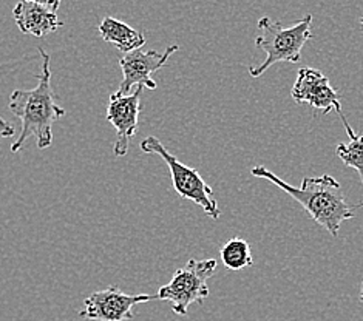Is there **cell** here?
Returning <instances> with one entry per match:
<instances>
[{
	"label": "cell",
	"instance_id": "obj_1",
	"mask_svg": "<svg viewBox=\"0 0 363 321\" xmlns=\"http://www.w3.org/2000/svg\"><path fill=\"white\" fill-rule=\"evenodd\" d=\"M250 175L269 181L283 192H286L303 205L311 218L330 232L333 238L339 237L340 225L345 221L352 220L354 210L357 209L356 205L347 203L340 182L331 175L305 176L300 187L288 184L264 166L250 169Z\"/></svg>",
	"mask_w": 363,
	"mask_h": 321
},
{
	"label": "cell",
	"instance_id": "obj_2",
	"mask_svg": "<svg viewBox=\"0 0 363 321\" xmlns=\"http://www.w3.org/2000/svg\"><path fill=\"white\" fill-rule=\"evenodd\" d=\"M42 57V74L33 90H14L8 107L21 119V133L11 144V152L19 153L30 136L36 137L40 150L53 144V124L65 116V110L56 103V94L51 85L50 56L39 48Z\"/></svg>",
	"mask_w": 363,
	"mask_h": 321
},
{
	"label": "cell",
	"instance_id": "obj_3",
	"mask_svg": "<svg viewBox=\"0 0 363 321\" xmlns=\"http://www.w3.org/2000/svg\"><path fill=\"white\" fill-rule=\"evenodd\" d=\"M313 16L306 14L303 19L291 27H284L281 22H272L269 17H262L258 21V28L262 30L257 36L255 45L266 53L264 62L249 68V74L260 77L269 68L279 62L297 64L301 59V50L306 42L313 38Z\"/></svg>",
	"mask_w": 363,
	"mask_h": 321
},
{
	"label": "cell",
	"instance_id": "obj_4",
	"mask_svg": "<svg viewBox=\"0 0 363 321\" xmlns=\"http://www.w3.org/2000/svg\"><path fill=\"white\" fill-rule=\"evenodd\" d=\"M141 150L149 154H160L167 164L172 176V184H174L175 192L189 201H194L200 205L203 212L212 220H218L221 216V210L218 207L217 199L213 198V190L203 179L200 171L186 166L181 162L177 156L172 154L162 142L155 136H147L141 141Z\"/></svg>",
	"mask_w": 363,
	"mask_h": 321
},
{
	"label": "cell",
	"instance_id": "obj_5",
	"mask_svg": "<svg viewBox=\"0 0 363 321\" xmlns=\"http://www.w3.org/2000/svg\"><path fill=\"white\" fill-rule=\"evenodd\" d=\"M215 271H217V261L215 259H189L187 264L174 274L172 280L164 284L158 291V300L169 301L172 310L177 315H187L189 308L194 303H201L209 297V281Z\"/></svg>",
	"mask_w": 363,
	"mask_h": 321
},
{
	"label": "cell",
	"instance_id": "obj_6",
	"mask_svg": "<svg viewBox=\"0 0 363 321\" xmlns=\"http://www.w3.org/2000/svg\"><path fill=\"white\" fill-rule=\"evenodd\" d=\"M291 96L297 103L306 102L314 110L323 113V115L335 111L342 119L347 135L351 140L356 136V132L348 124V120L342 111L340 94L333 89L330 79L320 70H315V68L311 67L300 68L296 84H294L291 90Z\"/></svg>",
	"mask_w": 363,
	"mask_h": 321
},
{
	"label": "cell",
	"instance_id": "obj_7",
	"mask_svg": "<svg viewBox=\"0 0 363 321\" xmlns=\"http://www.w3.org/2000/svg\"><path fill=\"white\" fill-rule=\"evenodd\" d=\"M153 300H158L157 295H128L118 286H110L104 291L93 292L84 300V309L79 312V317L94 321H133L132 309Z\"/></svg>",
	"mask_w": 363,
	"mask_h": 321
},
{
	"label": "cell",
	"instance_id": "obj_8",
	"mask_svg": "<svg viewBox=\"0 0 363 321\" xmlns=\"http://www.w3.org/2000/svg\"><path fill=\"white\" fill-rule=\"evenodd\" d=\"M178 45H170L164 53L158 51H143L135 50L124 55L119 59L121 70H123V82L119 84V89L115 93L116 96H125L130 94L133 86H145L149 90H157L158 84L153 81V74L160 72L162 67H166L169 57L178 51Z\"/></svg>",
	"mask_w": 363,
	"mask_h": 321
},
{
	"label": "cell",
	"instance_id": "obj_9",
	"mask_svg": "<svg viewBox=\"0 0 363 321\" xmlns=\"http://www.w3.org/2000/svg\"><path fill=\"white\" fill-rule=\"evenodd\" d=\"M141 94L143 86H136V90L125 96H116L113 93L110 96L107 106V120L116 130V141L113 145V153L118 158H123L128 153L130 141L138 132L141 111Z\"/></svg>",
	"mask_w": 363,
	"mask_h": 321
},
{
	"label": "cell",
	"instance_id": "obj_10",
	"mask_svg": "<svg viewBox=\"0 0 363 321\" xmlns=\"http://www.w3.org/2000/svg\"><path fill=\"white\" fill-rule=\"evenodd\" d=\"M13 17L23 34H30L34 38H44L50 33H55L62 25L55 11L34 2H28V0H21L14 6Z\"/></svg>",
	"mask_w": 363,
	"mask_h": 321
},
{
	"label": "cell",
	"instance_id": "obj_11",
	"mask_svg": "<svg viewBox=\"0 0 363 321\" xmlns=\"http://www.w3.org/2000/svg\"><path fill=\"white\" fill-rule=\"evenodd\" d=\"M98 30L104 40L113 43L124 55L140 50L145 43V38L141 31L132 28L130 25L121 22L115 19V17H106V19H102Z\"/></svg>",
	"mask_w": 363,
	"mask_h": 321
},
{
	"label": "cell",
	"instance_id": "obj_12",
	"mask_svg": "<svg viewBox=\"0 0 363 321\" xmlns=\"http://www.w3.org/2000/svg\"><path fill=\"white\" fill-rule=\"evenodd\" d=\"M220 257L224 267L229 271L238 272L254 264L252 252L249 242L241 238H232L220 250Z\"/></svg>",
	"mask_w": 363,
	"mask_h": 321
},
{
	"label": "cell",
	"instance_id": "obj_13",
	"mask_svg": "<svg viewBox=\"0 0 363 321\" xmlns=\"http://www.w3.org/2000/svg\"><path fill=\"white\" fill-rule=\"evenodd\" d=\"M335 153L342 159L345 166L359 171V176L363 186V135L354 136L350 144H337ZM356 207L357 209L359 207H363V201H360Z\"/></svg>",
	"mask_w": 363,
	"mask_h": 321
},
{
	"label": "cell",
	"instance_id": "obj_14",
	"mask_svg": "<svg viewBox=\"0 0 363 321\" xmlns=\"http://www.w3.org/2000/svg\"><path fill=\"white\" fill-rule=\"evenodd\" d=\"M14 133H16L14 127L0 116V137H11L14 136Z\"/></svg>",
	"mask_w": 363,
	"mask_h": 321
},
{
	"label": "cell",
	"instance_id": "obj_15",
	"mask_svg": "<svg viewBox=\"0 0 363 321\" xmlns=\"http://www.w3.org/2000/svg\"><path fill=\"white\" fill-rule=\"evenodd\" d=\"M28 2H34V4H38V5H42V6L48 8V10L56 13L59 10L60 4H62V0H28Z\"/></svg>",
	"mask_w": 363,
	"mask_h": 321
},
{
	"label": "cell",
	"instance_id": "obj_16",
	"mask_svg": "<svg viewBox=\"0 0 363 321\" xmlns=\"http://www.w3.org/2000/svg\"><path fill=\"white\" fill-rule=\"evenodd\" d=\"M360 301L363 303V283H362V289H360Z\"/></svg>",
	"mask_w": 363,
	"mask_h": 321
},
{
	"label": "cell",
	"instance_id": "obj_17",
	"mask_svg": "<svg viewBox=\"0 0 363 321\" xmlns=\"http://www.w3.org/2000/svg\"><path fill=\"white\" fill-rule=\"evenodd\" d=\"M360 25H362V30H363V17L360 19Z\"/></svg>",
	"mask_w": 363,
	"mask_h": 321
}]
</instances>
